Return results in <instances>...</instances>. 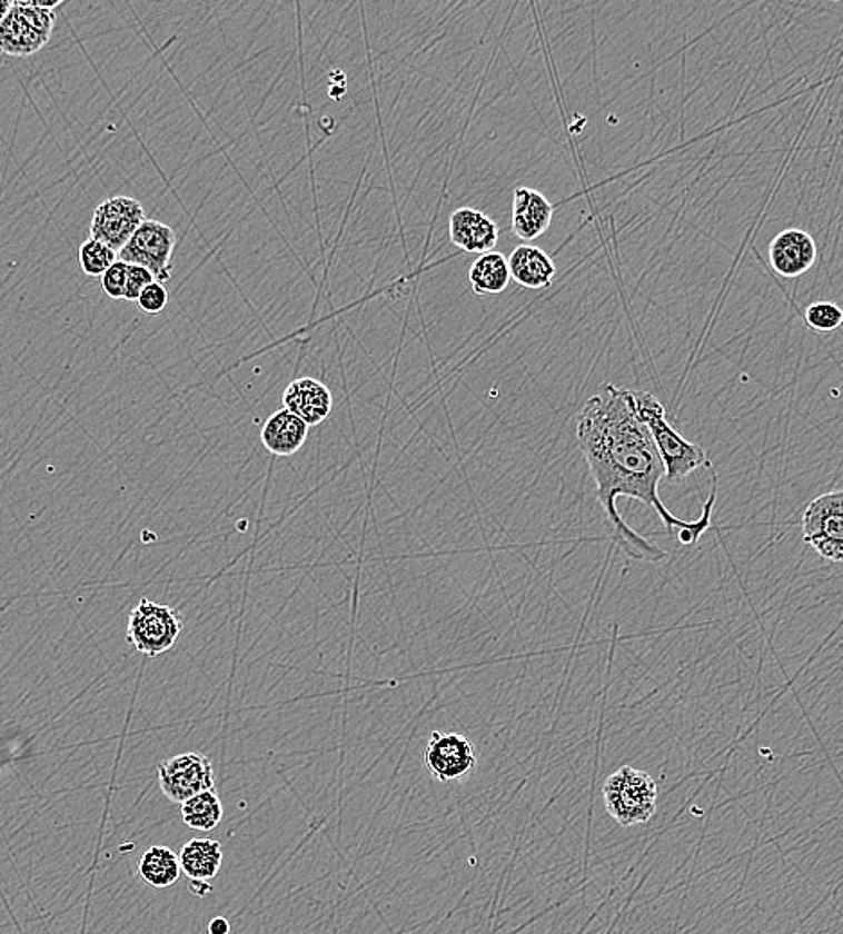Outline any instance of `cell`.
I'll return each instance as SVG.
<instances>
[{
    "label": "cell",
    "instance_id": "1",
    "mask_svg": "<svg viewBox=\"0 0 843 934\" xmlns=\"http://www.w3.org/2000/svg\"><path fill=\"white\" fill-rule=\"evenodd\" d=\"M577 444L594 478L597 500L608 518L615 547L632 559L658 563L667 554L624 521L617 510L621 496L649 505L667 533H673L675 528L678 530V541L684 547H694L713 525L716 475H713V487L703 505L702 518L684 521L665 507L658 495V486L665 478L664 464L652 435L635 414L628 388L605 385L603 394L585 403L577 416Z\"/></svg>",
    "mask_w": 843,
    "mask_h": 934
},
{
    "label": "cell",
    "instance_id": "2",
    "mask_svg": "<svg viewBox=\"0 0 843 934\" xmlns=\"http://www.w3.org/2000/svg\"><path fill=\"white\" fill-rule=\"evenodd\" d=\"M632 397L635 414L652 435L656 451L661 455L667 480H684L700 467H711L705 449L682 437L671 426L665 408L653 394L635 390Z\"/></svg>",
    "mask_w": 843,
    "mask_h": 934
},
{
    "label": "cell",
    "instance_id": "3",
    "mask_svg": "<svg viewBox=\"0 0 843 934\" xmlns=\"http://www.w3.org/2000/svg\"><path fill=\"white\" fill-rule=\"evenodd\" d=\"M603 796L606 811L621 827H635L655 814L658 787L646 771L623 766L608 776Z\"/></svg>",
    "mask_w": 843,
    "mask_h": 934
},
{
    "label": "cell",
    "instance_id": "4",
    "mask_svg": "<svg viewBox=\"0 0 843 934\" xmlns=\"http://www.w3.org/2000/svg\"><path fill=\"white\" fill-rule=\"evenodd\" d=\"M54 22V11L42 10L33 0H17L10 13L0 22V54L13 58L33 57L48 46Z\"/></svg>",
    "mask_w": 843,
    "mask_h": 934
},
{
    "label": "cell",
    "instance_id": "5",
    "mask_svg": "<svg viewBox=\"0 0 843 934\" xmlns=\"http://www.w3.org/2000/svg\"><path fill=\"white\" fill-rule=\"evenodd\" d=\"M128 642L137 653L155 658L168 653L182 633V617L168 604L142 598L128 618Z\"/></svg>",
    "mask_w": 843,
    "mask_h": 934
},
{
    "label": "cell",
    "instance_id": "6",
    "mask_svg": "<svg viewBox=\"0 0 843 934\" xmlns=\"http://www.w3.org/2000/svg\"><path fill=\"white\" fill-rule=\"evenodd\" d=\"M177 234L169 225L145 220L125 247L118 252L119 261L146 268L157 282H168L173 274V250Z\"/></svg>",
    "mask_w": 843,
    "mask_h": 934
},
{
    "label": "cell",
    "instance_id": "7",
    "mask_svg": "<svg viewBox=\"0 0 843 934\" xmlns=\"http://www.w3.org/2000/svg\"><path fill=\"white\" fill-rule=\"evenodd\" d=\"M804 543L830 563L843 559V493L831 490L807 505L802 516Z\"/></svg>",
    "mask_w": 843,
    "mask_h": 934
},
{
    "label": "cell",
    "instance_id": "8",
    "mask_svg": "<svg viewBox=\"0 0 843 934\" xmlns=\"http://www.w3.org/2000/svg\"><path fill=\"white\" fill-rule=\"evenodd\" d=\"M157 771L160 791L175 805H182L202 791L215 789V767L204 753H182L160 762Z\"/></svg>",
    "mask_w": 843,
    "mask_h": 934
},
{
    "label": "cell",
    "instance_id": "9",
    "mask_svg": "<svg viewBox=\"0 0 843 934\" xmlns=\"http://www.w3.org/2000/svg\"><path fill=\"white\" fill-rule=\"evenodd\" d=\"M145 220V209L136 198H108L96 207L90 221V239L119 252Z\"/></svg>",
    "mask_w": 843,
    "mask_h": 934
},
{
    "label": "cell",
    "instance_id": "10",
    "mask_svg": "<svg viewBox=\"0 0 843 934\" xmlns=\"http://www.w3.org/2000/svg\"><path fill=\"white\" fill-rule=\"evenodd\" d=\"M425 766L443 784L466 781L477 767L474 744L460 734L434 732L425 749Z\"/></svg>",
    "mask_w": 843,
    "mask_h": 934
},
{
    "label": "cell",
    "instance_id": "11",
    "mask_svg": "<svg viewBox=\"0 0 843 934\" xmlns=\"http://www.w3.org/2000/svg\"><path fill=\"white\" fill-rule=\"evenodd\" d=\"M819 256L815 239L801 229H786L772 239L770 265L784 279H795L813 268Z\"/></svg>",
    "mask_w": 843,
    "mask_h": 934
},
{
    "label": "cell",
    "instance_id": "12",
    "mask_svg": "<svg viewBox=\"0 0 843 934\" xmlns=\"http://www.w3.org/2000/svg\"><path fill=\"white\" fill-rule=\"evenodd\" d=\"M500 229L498 225L472 207H460L450 216V241L468 254L493 252L497 247Z\"/></svg>",
    "mask_w": 843,
    "mask_h": 934
},
{
    "label": "cell",
    "instance_id": "13",
    "mask_svg": "<svg viewBox=\"0 0 843 934\" xmlns=\"http://www.w3.org/2000/svg\"><path fill=\"white\" fill-rule=\"evenodd\" d=\"M554 207L544 192L533 187H516L513 192L512 229L522 241H535L553 223Z\"/></svg>",
    "mask_w": 843,
    "mask_h": 934
},
{
    "label": "cell",
    "instance_id": "14",
    "mask_svg": "<svg viewBox=\"0 0 843 934\" xmlns=\"http://www.w3.org/2000/svg\"><path fill=\"white\" fill-rule=\"evenodd\" d=\"M282 405L309 428L328 419L333 408V396L319 379L299 378L286 387Z\"/></svg>",
    "mask_w": 843,
    "mask_h": 934
},
{
    "label": "cell",
    "instance_id": "15",
    "mask_svg": "<svg viewBox=\"0 0 843 934\" xmlns=\"http://www.w3.org/2000/svg\"><path fill=\"white\" fill-rule=\"evenodd\" d=\"M507 267L516 285L527 290L551 288L558 274L553 257L536 245H518L507 257Z\"/></svg>",
    "mask_w": 843,
    "mask_h": 934
},
{
    "label": "cell",
    "instance_id": "16",
    "mask_svg": "<svg viewBox=\"0 0 843 934\" xmlns=\"http://www.w3.org/2000/svg\"><path fill=\"white\" fill-rule=\"evenodd\" d=\"M308 430L306 423L282 408L274 411L262 425L261 444L267 451L277 457H291L305 446Z\"/></svg>",
    "mask_w": 843,
    "mask_h": 934
},
{
    "label": "cell",
    "instance_id": "17",
    "mask_svg": "<svg viewBox=\"0 0 843 934\" xmlns=\"http://www.w3.org/2000/svg\"><path fill=\"white\" fill-rule=\"evenodd\" d=\"M177 855H179L180 870L189 881L211 883L224 863L220 841L207 839V837L189 839L188 843H184Z\"/></svg>",
    "mask_w": 843,
    "mask_h": 934
},
{
    "label": "cell",
    "instance_id": "18",
    "mask_svg": "<svg viewBox=\"0 0 843 934\" xmlns=\"http://www.w3.org/2000/svg\"><path fill=\"white\" fill-rule=\"evenodd\" d=\"M468 282L475 295L504 294L512 282L507 257L495 250L478 256L469 268Z\"/></svg>",
    "mask_w": 843,
    "mask_h": 934
},
{
    "label": "cell",
    "instance_id": "19",
    "mask_svg": "<svg viewBox=\"0 0 843 934\" xmlns=\"http://www.w3.org/2000/svg\"><path fill=\"white\" fill-rule=\"evenodd\" d=\"M180 874L179 855L168 846H150L139 860V875L148 886L157 890L179 883Z\"/></svg>",
    "mask_w": 843,
    "mask_h": 934
},
{
    "label": "cell",
    "instance_id": "20",
    "mask_svg": "<svg viewBox=\"0 0 843 934\" xmlns=\"http://www.w3.org/2000/svg\"><path fill=\"white\" fill-rule=\"evenodd\" d=\"M180 814L192 831H215L224 819V805L216 789L202 791L180 805Z\"/></svg>",
    "mask_w": 843,
    "mask_h": 934
},
{
    "label": "cell",
    "instance_id": "21",
    "mask_svg": "<svg viewBox=\"0 0 843 934\" xmlns=\"http://www.w3.org/2000/svg\"><path fill=\"white\" fill-rule=\"evenodd\" d=\"M118 261V252L96 239H87L80 247V267L85 276L101 277L113 262Z\"/></svg>",
    "mask_w": 843,
    "mask_h": 934
},
{
    "label": "cell",
    "instance_id": "22",
    "mask_svg": "<svg viewBox=\"0 0 843 934\" xmlns=\"http://www.w3.org/2000/svg\"><path fill=\"white\" fill-rule=\"evenodd\" d=\"M804 318H806V324L813 331L819 332V335H831L842 326L843 311L834 302L819 300V302L807 306Z\"/></svg>",
    "mask_w": 843,
    "mask_h": 934
},
{
    "label": "cell",
    "instance_id": "23",
    "mask_svg": "<svg viewBox=\"0 0 843 934\" xmlns=\"http://www.w3.org/2000/svg\"><path fill=\"white\" fill-rule=\"evenodd\" d=\"M127 262L116 261L112 267L108 268L101 276V290L113 300L125 299V288H127Z\"/></svg>",
    "mask_w": 843,
    "mask_h": 934
},
{
    "label": "cell",
    "instance_id": "24",
    "mask_svg": "<svg viewBox=\"0 0 843 934\" xmlns=\"http://www.w3.org/2000/svg\"><path fill=\"white\" fill-rule=\"evenodd\" d=\"M168 300L169 295L168 290H166V286L162 285V282L153 280L151 285L146 286L136 302L137 306L141 308V311H145V314L157 315L165 311L166 306H168Z\"/></svg>",
    "mask_w": 843,
    "mask_h": 934
},
{
    "label": "cell",
    "instance_id": "25",
    "mask_svg": "<svg viewBox=\"0 0 843 934\" xmlns=\"http://www.w3.org/2000/svg\"><path fill=\"white\" fill-rule=\"evenodd\" d=\"M153 280L155 277L151 276L150 271L146 270V268L136 267V265H128L127 288H125V299L122 300H127V302H136L146 286L151 285Z\"/></svg>",
    "mask_w": 843,
    "mask_h": 934
},
{
    "label": "cell",
    "instance_id": "26",
    "mask_svg": "<svg viewBox=\"0 0 843 934\" xmlns=\"http://www.w3.org/2000/svg\"><path fill=\"white\" fill-rule=\"evenodd\" d=\"M230 924L224 916H216L209 922V934H229Z\"/></svg>",
    "mask_w": 843,
    "mask_h": 934
},
{
    "label": "cell",
    "instance_id": "27",
    "mask_svg": "<svg viewBox=\"0 0 843 934\" xmlns=\"http://www.w3.org/2000/svg\"><path fill=\"white\" fill-rule=\"evenodd\" d=\"M189 890L191 893H195L197 897H206L209 893L212 892L211 883H207V881H189Z\"/></svg>",
    "mask_w": 843,
    "mask_h": 934
},
{
    "label": "cell",
    "instance_id": "28",
    "mask_svg": "<svg viewBox=\"0 0 843 934\" xmlns=\"http://www.w3.org/2000/svg\"><path fill=\"white\" fill-rule=\"evenodd\" d=\"M11 8H13L11 0H0V22L4 20L6 14L10 13Z\"/></svg>",
    "mask_w": 843,
    "mask_h": 934
}]
</instances>
